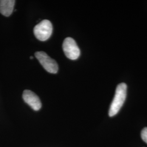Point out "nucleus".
Returning a JSON list of instances; mask_svg holds the SVG:
<instances>
[{
  "label": "nucleus",
  "instance_id": "2",
  "mask_svg": "<svg viewBox=\"0 0 147 147\" xmlns=\"http://www.w3.org/2000/svg\"><path fill=\"white\" fill-rule=\"evenodd\" d=\"M33 31L35 36L39 40L46 41L52 34V24L48 20H44L34 27Z\"/></svg>",
  "mask_w": 147,
  "mask_h": 147
},
{
  "label": "nucleus",
  "instance_id": "3",
  "mask_svg": "<svg viewBox=\"0 0 147 147\" xmlns=\"http://www.w3.org/2000/svg\"><path fill=\"white\" fill-rule=\"evenodd\" d=\"M35 56L47 72L51 74H56L58 72L57 63L46 53L42 51L37 52L35 53Z\"/></svg>",
  "mask_w": 147,
  "mask_h": 147
},
{
  "label": "nucleus",
  "instance_id": "4",
  "mask_svg": "<svg viewBox=\"0 0 147 147\" xmlns=\"http://www.w3.org/2000/svg\"><path fill=\"white\" fill-rule=\"evenodd\" d=\"M63 50L66 57L71 60L77 59L80 55V50L76 42L70 37H67L64 39Z\"/></svg>",
  "mask_w": 147,
  "mask_h": 147
},
{
  "label": "nucleus",
  "instance_id": "1",
  "mask_svg": "<svg viewBox=\"0 0 147 147\" xmlns=\"http://www.w3.org/2000/svg\"><path fill=\"white\" fill-rule=\"evenodd\" d=\"M127 85L124 83L118 84L116 88V93L111 104L109 115L110 117L116 115L124 103L126 99Z\"/></svg>",
  "mask_w": 147,
  "mask_h": 147
},
{
  "label": "nucleus",
  "instance_id": "6",
  "mask_svg": "<svg viewBox=\"0 0 147 147\" xmlns=\"http://www.w3.org/2000/svg\"><path fill=\"white\" fill-rule=\"evenodd\" d=\"M16 1L14 0H1L0 13L5 16H9L12 14Z\"/></svg>",
  "mask_w": 147,
  "mask_h": 147
},
{
  "label": "nucleus",
  "instance_id": "8",
  "mask_svg": "<svg viewBox=\"0 0 147 147\" xmlns=\"http://www.w3.org/2000/svg\"><path fill=\"white\" fill-rule=\"evenodd\" d=\"M30 58H31V59H33V57H32V56H31V57H30Z\"/></svg>",
  "mask_w": 147,
  "mask_h": 147
},
{
  "label": "nucleus",
  "instance_id": "5",
  "mask_svg": "<svg viewBox=\"0 0 147 147\" xmlns=\"http://www.w3.org/2000/svg\"><path fill=\"white\" fill-rule=\"evenodd\" d=\"M23 99L34 111L39 110L42 107V102L39 98L34 92L30 90H25L22 94Z\"/></svg>",
  "mask_w": 147,
  "mask_h": 147
},
{
  "label": "nucleus",
  "instance_id": "7",
  "mask_svg": "<svg viewBox=\"0 0 147 147\" xmlns=\"http://www.w3.org/2000/svg\"><path fill=\"white\" fill-rule=\"evenodd\" d=\"M142 139L147 144V127H145L141 132Z\"/></svg>",
  "mask_w": 147,
  "mask_h": 147
}]
</instances>
